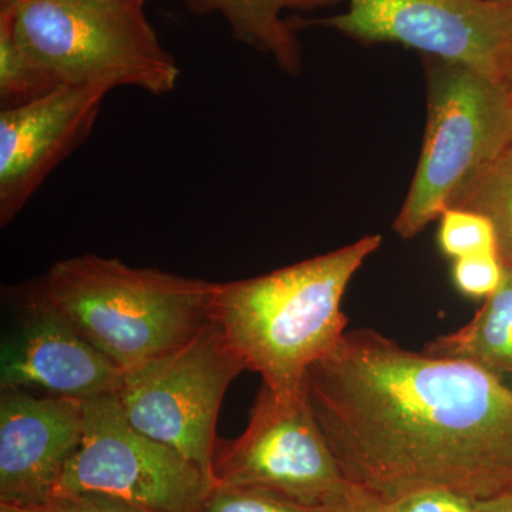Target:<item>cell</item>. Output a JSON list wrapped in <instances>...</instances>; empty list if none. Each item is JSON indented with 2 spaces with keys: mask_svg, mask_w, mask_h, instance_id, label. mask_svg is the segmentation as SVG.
<instances>
[{
  "mask_svg": "<svg viewBox=\"0 0 512 512\" xmlns=\"http://www.w3.org/2000/svg\"><path fill=\"white\" fill-rule=\"evenodd\" d=\"M244 370L212 320L181 348L126 373L117 397L131 426L212 478L218 413L229 384Z\"/></svg>",
  "mask_w": 512,
  "mask_h": 512,
  "instance_id": "cell-6",
  "label": "cell"
},
{
  "mask_svg": "<svg viewBox=\"0 0 512 512\" xmlns=\"http://www.w3.org/2000/svg\"><path fill=\"white\" fill-rule=\"evenodd\" d=\"M427 121L419 163L393 231L420 234L512 144L504 83L467 64L424 56Z\"/></svg>",
  "mask_w": 512,
  "mask_h": 512,
  "instance_id": "cell-5",
  "label": "cell"
},
{
  "mask_svg": "<svg viewBox=\"0 0 512 512\" xmlns=\"http://www.w3.org/2000/svg\"><path fill=\"white\" fill-rule=\"evenodd\" d=\"M423 352L467 360L501 379L512 376L511 269L505 268L500 288L485 299L467 325L433 340Z\"/></svg>",
  "mask_w": 512,
  "mask_h": 512,
  "instance_id": "cell-14",
  "label": "cell"
},
{
  "mask_svg": "<svg viewBox=\"0 0 512 512\" xmlns=\"http://www.w3.org/2000/svg\"><path fill=\"white\" fill-rule=\"evenodd\" d=\"M477 512H512V487L503 493L476 501Z\"/></svg>",
  "mask_w": 512,
  "mask_h": 512,
  "instance_id": "cell-23",
  "label": "cell"
},
{
  "mask_svg": "<svg viewBox=\"0 0 512 512\" xmlns=\"http://www.w3.org/2000/svg\"><path fill=\"white\" fill-rule=\"evenodd\" d=\"M399 512H477L476 501L444 488H429L396 501Z\"/></svg>",
  "mask_w": 512,
  "mask_h": 512,
  "instance_id": "cell-20",
  "label": "cell"
},
{
  "mask_svg": "<svg viewBox=\"0 0 512 512\" xmlns=\"http://www.w3.org/2000/svg\"><path fill=\"white\" fill-rule=\"evenodd\" d=\"M305 390L342 473L386 500L444 488L480 501L512 487V387L483 367L356 329L312 365Z\"/></svg>",
  "mask_w": 512,
  "mask_h": 512,
  "instance_id": "cell-1",
  "label": "cell"
},
{
  "mask_svg": "<svg viewBox=\"0 0 512 512\" xmlns=\"http://www.w3.org/2000/svg\"><path fill=\"white\" fill-rule=\"evenodd\" d=\"M148 0H0L20 49L59 86L137 87L161 96L180 80L146 13Z\"/></svg>",
  "mask_w": 512,
  "mask_h": 512,
  "instance_id": "cell-4",
  "label": "cell"
},
{
  "mask_svg": "<svg viewBox=\"0 0 512 512\" xmlns=\"http://www.w3.org/2000/svg\"><path fill=\"white\" fill-rule=\"evenodd\" d=\"M124 372L83 338L39 286L23 293L18 325L3 340L0 390L86 400L117 394Z\"/></svg>",
  "mask_w": 512,
  "mask_h": 512,
  "instance_id": "cell-10",
  "label": "cell"
},
{
  "mask_svg": "<svg viewBox=\"0 0 512 512\" xmlns=\"http://www.w3.org/2000/svg\"><path fill=\"white\" fill-rule=\"evenodd\" d=\"M195 13H220L238 42L272 57L279 69L299 76L302 49L285 10H316L343 0H183Z\"/></svg>",
  "mask_w": 512,
  "mask_h": 512,
  "instance_id": "cell-13",
  "label": "cell"
},
{
  "mask_svg": "<svg viewBox=\"0 0 512 512\" xmlns=\"http://www.w3.org/2000/svg\"><path fill=\"white\" fill-rule=\"evenodd\" d=\"M450 207L480 212L491 221L498 255L512 271V144L457 195Z\"/></svg>",
  "mask_w": 512,
  "mask_h": 512,
  "instance_id": "cell-15",
  "label": "cell"
},
{
  "mask_svg": "<svg viewBox=\"0 0 512 512\" xmlns=\"http://www.w3.org/2000/svg\"><path fill=\"white\" fill-rule=\"evenodd\" d=\"M380 245V235H367L269 274L215 284L211 319L271 392L301 393L308 370L348 332L343 296Z\"/></svg>",
  "mask_w": 512,
  "mask_h": 512,
  "instance_id": "cell-2",
  "label": "cell"
},
{
  "mask_svg": "<svg viewBox=\"0 0 512 512\" xmlns=\"http://www.w3.org/2000/svg\"><path fill=\"white\" fill-rule=\"evenodd\" d=\"M505 275V266L497 252L466 256L456 259L453 265V279L458 291L473 298L493 295Z\"/></svg>",
  "mask_w": 512,
  "mask_h": 512,
  "instance_id": "cell-19",
  "label": "cell"
},
{
  "mask_svg": "<svg viewBox=\"0 0 512 512\" xmlns=\"http://www.w3.org/2000/svg\"><path fill=\"white\" fill-rule=\"evenodd\" d=\"M29 512H151L134 505L97 497V495H60L53 497L45 507Z\"/></svg>",
  "mask_w": 512,
  "mask_h": 512,
  "instance_id": "cell-21",
  "label": "cell"
},
{
  "mask_svg": "<svg viewBox=\"0 0 512 512\" xmlns=\"http://www.w3.org/2000/svg\"><path fill=\"white\" fill-rule=\"evenodd\" d=\"M439 244L448 258L497 252V237L493 224L480 212L450 207L441 214Z\"/></svg>",
  "mask_w": 512,
  "mask_h": 512,
  "instance_id": "cell-17",
  "label": "cell"
},
{
  "mask_svg": "<svg viewBox=\"0 0 512 512\" xmlns=\"http://www.w3.org/2000/svg\"><path fill=\"white\" fill-rule=\"evenodd\" d=\"M212 480L225 487H254L308 507H329L350 481L320 431L306 390L279 396L262 386L247 429L217 441Z\"/></svg>",
  "mask_w": 512,
  "mask_h": 512,
  "instance_id": "cell-8",
  "label": "cell"
},
{
  "mask_svg": "<svg viewBox=\"0 0 512 512\" xmlns=\"http://www.w3.org/2000/svg\"><path fill=\"white\" fill-rule=\"evenodd\" d=\"M325 512H399L396 501L386 500L360 485H350L346 494L340 497Z\"/></svg>",
  "mask_w": 512,
  "mask_h": 512,
  "instance_id": "cell-22",
  "label": "cell"
},
{
  "mask_svg": "<svg viewBox=\"0 0 512 512\" xmlns=\"http://www.w3.org/2000/svg\"><path fill=\"white\" fill-rule=\"evenodd\" d=\"M212 478L128 423L117 394L84 402L82 441L53 497L97 495L151 512H200Z\"/></svg>",
  "mask_w": 512,
  "mask_h": 512,
  "instance_id": "cell-7",
  "label": "cell"
},
{
  "mask_svg": "<svg viewBox=\"0 0 512 512\" xmlns=\"http://www.w3.org/2000/svg\"><path fill=\"white\" fill-rule=\"evenodd\" d=\"M490 2L500 3V5L511 6L512 8V0H490Z\"/></svg>",
  "mask_w": 512,
  "mask_h": 512,
  "instance_id": "cell-26",
  "label": "cell"
},
{
  "mask_svg": "<svg viewBox=\"0 0 512 512\" xmlns=\"http://www.w3.org/2000/svg\"><path fill=\"white\" fill-rule=\"evenodd\" d=\"M0 512H29L22 508L10 507V505L0 504Z\"/></svg>",
  "mask_w": 512,
  "mask_h": 512,
  "instance_id": "cell-25",
  "label": "cell"
},
{
  "mask_svg": "<svg viewBox=\"0 0 512 512\" xmlns=\"http://www.w3.org/2000/svg\"><path fill=\"white\" fill-rule=\"evenodd\" d=\"M214 285L90 254L57 262L37 284L124 375L181 348L211 323Z\"/></svg>",
  "mask_w": 512,
  "mask_h": 512,
  "instance_id": "cell-3",
  "label": "cell"
},
{
  "mask_svg": "<svg viewBox=\"0 0 512 512\" xmlns=\"http://www.w3.org/2000/svg\"><path fill=\"white\" fill-rule=\"evenodd\" d=\"M504 86H505V89H507L508 94H510V97L512 100V67H511L510 72H508L507 76H505Z\"/></svg>",
  "mask_w": 512,
  "mask_h": 512,
  "instance_id": "cell-24",
  "label": "cell"
},
{
  "mask_svg": "<svg viewBox=\"0 0 512 512\" xmlns=\"http://www.w3.org/2000/svg\"><path fill=\"white\" fill-rule=\"evenodd\" d=\"M311 23L363 45L467 64L503 83L512 67V8L490 0H349L346 12Z\"/></svg>",
  "mask_w": 512,
  "mask_h": 512,
  "instance_id": "cell-9",
  "label": "cell"
},
{
  "mask_svg": "<svg viewBox=\"0 0 512 512\" xmlns=\"http://www.w3.org/2000/svg\"><path fill=\"white\" fill-rule=\"evenodd\" d=\"M57 86L59 84L20 49L9 13L0 10V101L3 109L29 103Z\"/></svg>",
  "mask_w": 512,
  "mask_h": 512,
  "instance_id": "cell-16",
  "label": "cell"
},
{
  "mask_svg": "<svg viewBox=\"0 0 512 512\" xmlns=\"http://www.w3.org/2000/svg\"><path fill=\"white\" fill-rule=\"evenodd\" d=\"M83 430V400L2 390L0 504L22 510L45 507Z\"/></svg>",
  "mask_w": 512,
  "mask_h": 512,
  "instance_id": "cell-12",
  "label": "cell"
},
{
  "mask_svg": "<svg viewBox=\"0 0 512 512\" xmlns=\"http://www.w3.org/2000/svg\"><path fill=\"white\" fill-rule=\"evenodd\" d=\"M200 512H325L254 487L215 485Z\"/></svg>",
  "mask_w": 512,
  "mask_h": 512,
  "instance_id": "cell-18",
  "label": "cell"
},
{
  "mask_svg": "<svg viewBox=\"0 0 512 512\" xmlns=\"http://www.w3.org/2000/svg\"><path fill=\"white\" fill-rule=\"evenodd\" d=\"M109 87L62 84L0 113V224H10L46 178L92 133Z\"/></svg>",
  "mask_w": 512,
  "mask_h": 512,
  "instance_id": "cell-11",
  "label": "cell"
}]
</instances>
